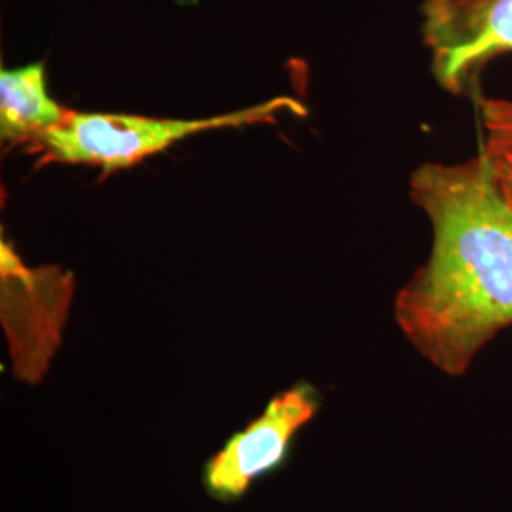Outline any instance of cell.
Returning <instances> with one entry per match:
<instances>
[{
  "instance_id": "cell-5",
  "label": "cell",
  "mask_w": 512,
  "mask_h": 512,
  "mask_svg": "<svg viewBox=\"0 0 512 512\" xmlns=\"http://www.w3.org/2000/svg\"><path fill=\"white\" fill-rule=\"evenodd\" d=\"M423 40L440 86L475 95L486 65L512 54V0H425Z\"/></svg>"
},
{
  "instance_id": "cell-7",
  "label": "cell",
  "mask_w": 512,
  "mask_h": 512,
  "mask_svg": "<svg viewBox=\"0 0 512 512\" xmlns=\"http://www.w3.org/2000/svg\"><path fill=\"white\" fill-rule=\"evenodd\" d=\"M478 107L488 135L512 143V99H482Z\"/></svg>"
},
{
  "instance_id": "cell-3",
  "label": "cell",
  "mask_w": 512,
  "mask_h": 512,
  "mask_svg": "<svg viewBox=\"0 0 512 512\" xmlns=\"http://www.w3.org/2000/svg\"><path fill=\"white\" fill-rule=\"evenodd\" d=\"M76 281L63 266H29L14 245L0 241V323L12 374L38 385L50 372L71 315Z\"/></svg>"
},
{
  "instance_id": "cell-1",
  "label": "cell",
  "mask_w": 512,
  "mask_h": 512,
  "mask_svg": "<svg viewBox=\"0 0 512 512\" xmlns=\"http://www.w3.org/2000/svg\"><path fill=\"white\" fill-rule=\"evenodd\" d=\"M410 196L433 228L427 262L395 298V319L421 355L461 376L512 325V207L484 148L469 162L423 164Z\"/></svg>"
},
{
  "instance_id": "cell-4",
  "label": "cell",
  "mask_w": 512,
  "mask_h": 512,
  "mask_svg": "<svg viewBox=\"0 0 512 512\" xmlns=\"http://www.w3.org/2000/svg\"><path fill=\"white\" fill-rule=\"evenodd\" d=\"M319 408L321 397L306 382L275 393L256 418L205 461L203 490L220 503L241 501L258 480L285 467L298 433Z\"/></svg>"
},
{
  "instance_id": "cell-2",
  "label": "cell",
  "mask_w": 512,
  "mask_h": 512,
  "mask_svg": "<svg viewBox=\"0 0 512 512\" xmlns=\"http://www.w3.org/2000/svg\"><path fill=\"white\" fill-rule=\"evenodd\" d=\"M283 110L306 116V107L291 95H279L253 107L196 120L67 110L63 122L27 150L37 156L40 164L90 165L110 173L141 164L200 133L275 124Z\"/></svg>"
},
{
  "instance_id": "cell-6",
  "label": "cell",
  "mask_w": 512,
  "mask_h": 512,
  "mask_svg": "<svg viewBox=\"0 0 512 512\" xmlns=\"http://www.w3.org/2000/svg\"><path fill=\"white\" fill-rule=\"evenodd\" d=\"M67 109L46 90L44 63H31L0 73V135L8 145L31 147L57 128Z\"/></svg>"
},
{
  "instance_id": "cell-8",
  "label": "cell",
  "mask_w": 512,
  "mask_h": 512,
  "mask_svg": "<svg viewBox=\"0 0 512 512\" xmlns=\"http://www.w3.org/2000/svg\"><path fill=\"white\" fill-rule=\"evenodd\" d=\"M484 152L488 154V160L494 169L495 179L501 186L503 196L507 198V202L512 207V143L511 141H503V139H495L488 137Z\"/></svg>"
}]
</instances>
